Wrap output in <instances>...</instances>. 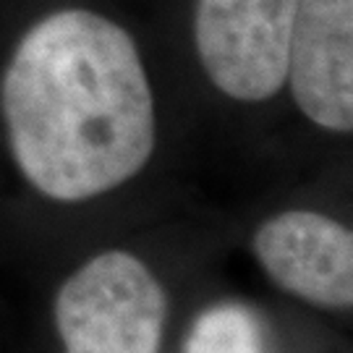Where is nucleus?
I'll return each mask as SVG.
<instances>
[{
  "label": "nucleus",
  "mask_w": 353,
  "mask_h": 353,
  "mask_svg": "<svg viewBox=\"0 0 353 353\" xmlns=\"http://www.w3.org/2000/svg\"><path fill=\"white\" fill-rule=\"evenodd\" d=\"M0 110L16 165L58 202L118 189L154 150V97L139 48L89 8L48 13L19 39Z\"/></svg>",
  "instance_id": "f257e3e1"
},
{
  "label": "nucleus",
  "mask_w": 353,
  "mask_h": 353,
  "mask_svg": "<svg viewBox=\"0 0 353 353\" xmlns=\"http://www.w3.org/2000/svg\"><path fill=\"white\" fill-rule=\"evenodd\" d=\"M55 319L65 353H157L165 293L134 254L105 252L65 280Z\"/></svg>",
  "instance_id": "f03ea898"
},
{
  "label": "nucleus",
  "mask_w": 353,
  "mask_h": 353,
  "mask_svg": "<svg viewBox=\"0 0 353 353\" xmlns=\"http://www.w3.org/2000/svg\"><path fill=\"white\" fill-rule=\"evenodd\" d=\"M299 0H196L194 42L223 94L262 102L285 87Z\"/></svg>",
  "instance_id": "7ed1b4c3"
},
{
  "label": "nucleus",
  "mask_w": 353,
  "mask_h": 353,
  "mask_svg": "<svg viewBox=\"0 0 353 353\" xmlns=\"http://www.w3.org/2000/svg\"><path fill=\"white\" fill-rule=\"evenodd\" d=\"M293 100L312 123L353 128V0H299L288 48Z\"/></svg>",
  "instance_id": "20e7f679"
},
{
  "label": "nucleus",
  "mask_w": 353,
  "mask_h": 353,
  "mask_svg": "<svg viewBox=\"0 0 353 353\" xmlns=\"http://www.w3.org/2000/svg\"><path fill=\"white\" fill-rule=\"evenodd\" d=\"M254 254L288 293L319 306L353 303V236L327 214L290 210L254 236Z\"/></svg>",
  "instance_id": "39448f33"
},
{
  "label": "nucleus",
  "mask_w": 353,
  "mask_h": 353,
  "mask_svg": "<svg viewBox=\"0 0 353 353\" xmlns=\"http://www.w3.org/2000/svg\"><path fill=\"white\" fill-rule=\"evenodd\" d=\"M186 353H265V341L246 309L217 306L196 319Z\"/></svg>",
  "instance_id": "423d86ee"
}]
</instances>
